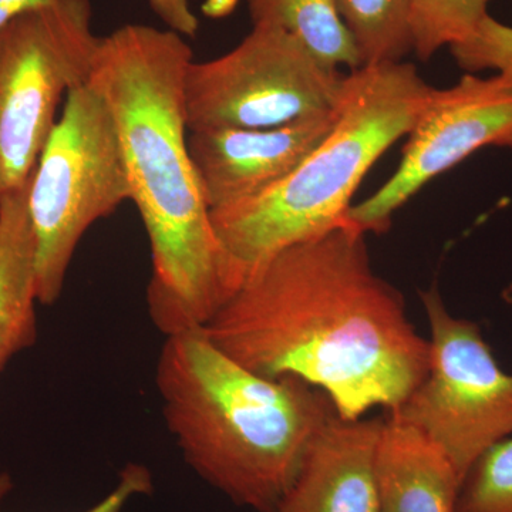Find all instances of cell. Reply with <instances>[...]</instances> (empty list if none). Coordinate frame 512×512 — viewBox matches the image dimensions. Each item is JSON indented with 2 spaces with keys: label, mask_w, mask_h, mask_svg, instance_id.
I'll list each match as a JSON object with an SVG mask.
<instances>
[{
  "label": "cell",
  "mask_w": 512,
  "mask_h": 512,
  "mask_svg": "<svg viewBox=\"0 0 512 512\" xmlns=\"http://www.w3.org/2000/svg\"><path fill=\"white\" fill-rule=\"evenodd\" d=\"M202 330L256 375L322 390L346 420L397 412L429 372V339L349 220L271 256Z\"/></svg>",
  "instance_id": "1"
},
{
  "label": "cell",
  "mask_w": 512,
  "mask_h": 512,
  "mask_svg": "<svg viewBox=\"0 0 512 512\" xmlns=\"http://www.w3.org/2000/svg\"><path fill=\"white\" fill-rule=\"evenodd\" d=\"M173 30L126 25L101 37L90 86L109 107L131 200L150 239L151 320L164 336L204 328L229 298L224 256L188 148L185 74Z\"/></svg>",
  "instance_id": "2"
},
{
  "label": "cell",
  "mask_w": 512,
  "mask_h": 512,
  "mask_svg": "<svg viewBox=\"0 0 512 512\" xmlns=\"http://www.w3.org/2000/svg\"><path fill=\"white\" fill-rule=\"evenodd\" d=\"M156 384L165 426L185 463L255 512L275 511L336 413L322 390L298 377L256 375L202 328L165 336Z\"/></svg>",
  "instance_id": "3"
},
{
  "label": "cell",
  "mask_w": 512,
  "mask_h": 512,
  "mask_svg": "<svg viewBox=\"0 0 512 512\" xmlns=\"http://www.w3.org/2000/svg\"><path fill=\"white\" fill-rule=\"evenodd\" d=\"M433 87L410 63H380L345 77L335 126L288 177L248 200L211 211L229 296L282 249L348 220L372 165L407 136Z\"/></svg>",
  "instance_id": "4"
},
{
  "label": "cell",
  "mask_w": 512,
  "mask_h": 512,
  "mask_svg": "<svg viewBox=\"0 0 512 512\" xmlns=\"http://www.w3.org/2000/svg\"><path fill=\"white\" fill-rule=\"evenodd\" d=\"M128 200L116 123L100 94L83 84L67 94L29 181L40 305L59 301L84 234Z\"/></svg>",
  "instance_id": "5"
},
{
  "label": "cell",
  "mask_w": 512,
  "mask_h": 512,
  "mask_svg": "<svg viewBox=\"0 0 512 512\" xmlns=\"http://www.w3.org/2000/svg\"><path fill=\"white\" fill-rule=\"evenodd\" d=\"M100 39L90 0H57L0 30V197L32 177L60 103L89 82Z\"/></svg>",
  "instance_id": "6"
},
{
  "label": "cell",
  "mask_w": 512,
  "mask_h": 512,
  "mask_svg": "<svg viewBox=\"0 0 512 512\" xmlns=\"http://www.w3.org/2000/svg\"><path fill=\"white\" fill-rule=\"evenodd\" d=\"M430 326L426 377L397 412L446 454L461 483L473 464L512 436V373L474 320L448 312L437 285L420 292Z\"/></svg>",
  "instance_id": "7"
},
{
  "label": "cell",
  "mask_w": 512,
  "mask_h": 512,
  "mask_svg": "<svg viewBox=\"0 0 512 512\" xmlns=\"http://www.w3.org/2000/svg\"><path fill=\"white\" fill-rule=\"evenodd\" d=\"M345 77L285 30L252 26L231 52L188 66V131L278 127L328 113L339 106Z\"/></svg>",
  "instance_id": "8"
},
{
  "label": "cell",
  "mask_w": 512,
  "mask_h": 512,
  "mask_svg": "<svg viewBox=\"0 0 512 512\" xmlns=\"http://www.w3.org/2000/svg\"><path fill=\"white\" fill-rule=\"evenodd\" d=\"M407 137L392 177L350 207L348 220L366 234L386 232L394 212L417 191L476 151L512 148V83L500 74L467 73L448 89H433Z\"/></svg>",
  "instance_id": "9"
},
{
  "label": "cell",
  "mask_w": 512,
  "mask_h": 512,
  "mask_svg": "<svg viewBox=\"0 0 512 512\" xmlns=\"http://www.w3.org/2000/svg\"><path fill=\"white\" fill-rule=\"evenodd\" d=\"M328 113L268 128L188 131V148L211 211L248 200L284 180L328 136Z\"/></svg>",
  "instance_id": "10"
},
{
  "label": "cell",
  "mask_w": 512,
  "mask_h": 512,
  "mask_svg": "<svg viewBox=\"0 0 512 512\" xmlns=\"http://www.w3.org/2000/svg\"><path fill=\"white\" fill-rule=\"evenodd\" d=\"M384 417H330L274 512H379L376 457Z\"/></svg>",
  "instance_id": "11"
},
{
  "label": "cell",
  "mask_w": 512,
  "mask_h": 512,
  "mask_svg": "<svg viewBox=\"0 0 512 512\" xmlns=\"http://www.w3.org/2000/svg\"><path fill=\"white\" fill-rule=\"evenodd\" d=\"M379 512H457L461 480L421 431L386 414L376 457Z\"/></svg>",
  "instance_id": "12"
},
{
  "label": "cell",
  "mask_w": 512,
  "mask_h": 512,
  "mask_svg": "<svg viewBox=\"0 0 512 512\" xmlns=\"http://www.w3.org/2000/svg\"><path fill=\"white\" fill-rule=\"evenodd\" d=\"M29 181L0 197V373L37 339L39 299Z\"/></svg>",
  "instance_id": "13"
},
{
  "label": "cell",
  "mask_w": 512,
  "mask_h": 512,
  "mask_svg": "<svg viewBox=\"0 0 512 512\" xmlns=\"http://www.w3.org/2000/svg\"><path fill=\"white\" fill-rule=\"evenodd\" d=\"M247 5L252 26L285 30L330 69L362 67L336 0H247Z\"/></svg>",
  "instance_id": "14"
},
{
  "label": "cell",
  "mask_w": 512,
  "mask_h": 512,
  "mask_svg": "<svg viewBox=\"0 0 512 512\" xmlns=\"http://www.w3.org/2000/svg\"><path fill=\"white\" fill-rule=\"evenodd\" d=\"M362 66L402 62L413 52L410 0H336Z\"/></svg>",
  "instance_id": "15"
},
{
  "label": "cell",
  "mask_w": 512,
  "mask_h": 512,
  "mask_svg": "<svg viewBox=\"0 0 512 512\" xmlns=\"http://www.w3.org/2000/svg\"><path fill=\"white\" fill-rule=\"evenodd\" d=\"M488 0H410L413 52L429 60L470 36L488 15Z\"/></svg>",
  "instance_id": "16"
},
{
  "label": "cell",
  "mask_w": 512,
  "mask_h": 512,
  "mask_svg": "<svg viewBox=\"0 0 512 512\" xmlns=\"http://www.w3.org/2000/svg\"><path fill=\"white\" fill-rule=\"evenodd\" d=\"M457 512H512V436L485 451L468 470Z\"/></svg>",
  "instance_id": "17"
},
{
  "label": "cell",
  "mask_w": 512,
  "mask_h": 512,
  "mask_svg": "<svg viewBox=\"0 0 512 512\" xmlns=\"http://www.w3.org/2000/svg\"><path fill=\"white\" fill-rule=\"evenodd\" d=\"M450 52L467 73L493 70L512 83V26L490 13L470 36L450 46Z\"/></svg>",
  "instance_id": "18"
},
{
  "label": "cell",
  "mask_w": 512,
  "mask_h": 512,
  "mask_svg": "<svg viewBox=\"0 0 512 512\" xmlns=\"http://www.w3.org/2000/svg\"><path fill=\"white\" fill-rule=\"evenodd\" d=\"M13 490L12 477L0 473V512L2 504ZM153 491V477L150 470L141 464L131 463L121 470L119 483L103 500L83 512H121L134 497L150 494Z\"/></svg>",
  "instance_id": "19"
},
{
  "label": "cell",
  "mask_w": 512,
  "mask_h": 512,
  "mask_svg": "<svg viewBox=\"0 0 512 512\" xmlns=\"http://www.w3.org/2000/svg\"><path fill=\"white\" fill-rule=\"evenodd\" d=\"M167 29L183 37H195L200 28L197 16L192 12L191 0H147Z\"/></svg>",
  "instance_id": "20"
},
{
  "label": "cell",
  "mask_w": 512,
  "mask_h": 512,
  "mask_svg": "<svg viewBox=\"0 0 512 512\" xmlns=\"http://www.w3.org/2000/svg\"><path fill=\"white\" fill-rule=\"evenodd\" d=\"M57 0H0V30L26 13L47 8Z\"/></svg>",
  "instance_id": "21"
},
{
  "label": "cell",
  "mask_w": 512,
  "mask_h": 512,
  "mask_svg": "<svg viewBox=\"0 0 512 512\" xmlns=\"http://www.w3.org/2000/svg\"><path fill=\"white\" fill-rule=\"evenodd\" d=\"M503 299L508 303V305H512V282L504 289Z\"/></svg>",
  "instance_id": "22"
}]
</instances>
